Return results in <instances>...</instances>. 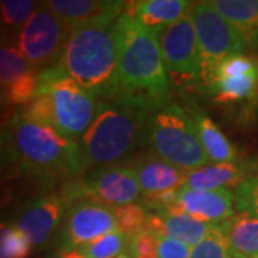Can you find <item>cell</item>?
<instances>
[{"mask_svg": "<svg viewBox=\"0 0 258 258\" xmlns=\"http://www.w3.org/2000/svg\"><path fill=\"white\" fill-rule=\"evenodd\" d=\"M126 10V9H125ZM118 69L111 101L154 113L171 103V81L166 74L158 33L144 28L126 12L116 20Z\"/></svg>", "mask_w": 258, "mask_h": 258, "instance_id": "obj_1", "label": "cell"}, {"mask_svg": "<svg viewBox=\"0 0 258 258\" xmlns=\"http://www.w3.org/2000/svg\"><path fill=\"white\" fill-rule=\"evenodd\" d=\"M37 76L39 93L20 115L78 142L92 123L98 98L75 82L60 63L39 72Z\"/></svg>", "mask_w": 258, "mask_h": 258, "instance_id": "obj_2", "label": "cell"}, {"mask_svg": "<svg viewBox=\"0 0 258 258\" xmlns=\"http://www.w3.org/2000/svg\"><path fill=\"white\" fill-rule=\"evenodd\" d=\"M151 113L111 99H98L92 123L78 145L86 168L118 165L145 147Z\"/></svg>", "mask_w": 258, "mask_h": 258, "instance_id": "obj_3", "label": "cell"}, {"mask_svg": "<svg viewBox=\"0 0 258 258\" xmlns=\"http://www.w3.org/2000/svg\"><path fill=\"white\" fill-rule=\"evenodd\" d=\"M6 126L16 159L30 175L47 181H72L88 169L78 142L64 138L56 129L26 119L20 113Z\"/></svg>", "mask_w": 258, "mask_h": 258, "instance_id": "obj_4", "label": "cell"}, {"mask_svg": "<svg viewBox=\"0 0 258 258\" xmlns=\"http://www.w3.org/2000/svg\"><path fill=\"white\" fill-rule=\"evenodd\" d=\"M64 72L98 99L112 95L118 69L116 22L74 29L59 60Z\"/></svg>", "mask_w": 258, "mask_h": 258, "instance_id": "obj_5", "label": "cell"}, {"mask_svg": "<svg viewBox=\"0 0 258 258\" xmlns=\"http://www.w3.org/2000/svg\"><path fill=\"white\" fill-rule=\"evenodd\" d=\"M145 147L186 172L210 164L191 115L174 102L151 113L145 131Z\"/></svg>", "mask_w": 258, "mask_h": 258, "instance_id": "obj_6", "label": "cell"}, {"mask_svg": "<svg viewBox=\"0 0 258 258\" xmlns=\"http://www.w3.org/2000/svg\"><path fill=\"white\" fill-rule=\"evenodd\" d=\"M189 16L198 39L204 83L222 60L230 56L245 55L248 47L238 32L214 9L211 2H192Z\"/></svg>", "mask_w": 258, "mask_h": 258, "instance_id": "obj_7", "label": "cell"}, {"mask_svg": "<svg viewBox=\"0 0 258 258\" xmlns=\"http://www.w3.org/2000/svg\"><path fill=\"white\" fill-rule=\"evenodd\" d=\"M71 29L45 2L39 5L33 16L22 28L16 37V45L33 71H45L59 63Z\"/></svg>", "mask_w": 258, "mask_h": 258, "instance_id": "obj_8", "label": "cell"}, {"mask_svg": "<svg viewBox=\"0 0 258 258\" xmlns=\"http://www.w3.org/2000/svg\"><path fill=\"white\" fill-rule=\"evenodd\" d=\"M62 194L71 204L78 200H89L118 207L135 203L141 197V188L132 169L118 164L93 168L89 174L68 181Z\"/></svg>", "mask_w": 258, "mask_h": 258, "instance_id": "obj_9", "label": "cell"}, {"mask_svg": "<svg viewBox=\"0 0 258 258\" xmlns=\"http://www.w3.org/2000/svg\"><path fill=\"white\" fill-rule=\"evenodd\" d=\"M162 59L171 83L185 88L203 83V66L195 26L189 13L158 35Z\"/></svg>", "mask_w": 258, "mask_h": 258, "instance_id": "obj_10", "label": "cell"}, {"mask_svg": "<svg viewBox=\"0 0 258 258\" xmlns=\"http://www.w3.org/2000/svg\"><path fill=\"white\" fill-rule=\"evenodd\" d=\"M119 231L111 205L78 200L69 205L59 237V251L81 248L102 235Z\"/></svg>", "mask_w": 258, "mask_h": 258, "instance_id": "obj_11", "label": "cell"}, {"mask_svg": "<svg viewBox=\"0 0 258 258\" xmlns=\"http://www.w3.org/2000/svg\"><path fill=\"white\" fill-rule=\"evenodd\" d=\"M71 203L60 192H52L35 198L20 210L15 227L30 241L32 247L42 248L62 225Z\"/></svg>", "mask_w": 258, "mask_h": 258, "instance_id": "obj_12", "label": "cell"}, {"mask_svg": "<svg viewBox=\"0 0 258 258\" xmlns=\"http://www.w3.org/2000/svg\"><path fill=\"white\" fill-rule=\"evenodd\" d=\"M45 3L71 32L83 26L113 25L128 6V2L115 0H49Z\"/></svg>", "mask_w": 258, "mask_h": 258, "instance_id": "obj_13", "label": "cell"}, {"mask_svg": "<svg viewBox=\"0 0 258 258\" xmlns=\"http://www.w3.org/2000/svg\"><path fill=\"white\" fill-rule=\"evenodd\" d=\"M122 165L132 169L144 197L179 189L186 178V171L152 152L135 154L122 162Z\"/></svg>", "mask_w": 258, "mask_h": 258, "instance_id": "obj_14", "label": "cell"}, {"mask_svg": "<svg viewBox=\"0 0 258 258\" xmlns=\"http://www.w3.org/2000/svg\"><path fill=\"white\" fill-rule=\"evenodd\" d=\"M235 198L228 188L214 191L178 189L175 208L195 220L207 224H221L234 215Z\"/></svg>", "mask_w": 258, "mask_h": 258, "instance_id": "obj_15", "label": "cell"}, {"mask_svg": "<svg viewBox=\"0 0 258 258\" xmlns=\"http://www.w3.org/2000/svg\"><path fill=\"white\" fill-rule=\"evenodd\" d=\"M215 224L195 220L181 211L148 212L142 230L158 237L181 241L188 247H195L210 234Z\"/></svg>", "mask_w": 258, "mask_h": 258, "instance_id": "obj_16", "label": "cell"}, {"mask_svg": "<svg viewBox=\"0 0 258 258\" xmlns=\"http://www.w3.org/2000/svg\"><path fill=\"white\" fill-rule=\"evenodd\" d=\"M255 168L257 166L252 162L242 159H238L235 162L208 164L194 171H188L182 189H192V191H214L222 188L231 189V186H238Z\"/></svg>", "mask_w": 258, "mask_h": 258, "instance_id": "obj_17", "label": "cell"}, {"mask_svg": "<svg viewBox=\"0 0 258 258\" xmlns=\"http://www.w3.org/2000/svg\"><path fill=\"white\" fill-rule=\"evenodd\" d=\"M191 6L192 2L186 0H137L128 2L125 12L144 28L159 35L169 25L188 15Z\"/></svg>", "mask_w": 258, "mask_h": 258, "instance_id": "obj_18", "label": "cell"}, {"mask_svg": "<svg viewBox=\"0 0 258 258\" xmlns=\"http://www.w3.org/2000/svg\"><path fill=\"white\" fill-rule=\"evenodd\" d=\"M185 109L192 118L198 138L210 161L215 164H224L235 162L240 159L238 151L234 147V144L195 102L188 101Z\"/></svg>", "mask_w": 258, "mask_h": 258, "instance_id": "obj_19", "label": "cell"}, {"mask_svg": "<svg viewBox=\"0 0 258 258\" xmlns=\"http://www.w3.org/2000/svg\"><path fill=\"white\" fill-rule=\"evenodd\" d=\"M211 5L238 32L248 50H258V0H212Z\"/></svg>", "mask_w": 258, "mask_h": 258, "instance_id": "obj_20", "label": "cell"}, {"mask_svg": "<svg viewBox=\"0 0 258 258\" xmlns=\"http://www.w3.org/2000/svg\"><path fill=\"white\" fill-rule=\"evenodd\" d=\"M258 86V64L247 74L234 76H214L200 86L201 92L218 103H237L252 99Z\"/></svg>", "mask_w": 258, "mask_h": 258, "instance_id": "obj_21", "label": "cell"}, {"mask_svg": "<svg viewBox=\"0 0 258 258\" xmlns=\"http://www.w3.org/2000/svg\"><path fill=\"white\" fill-rule=\"evenodd\" d=\"M231 258H258V217L235 214L220 224Z\"/></svg>", "mask_w": 258, "mask_h": 258, "instance_id": "obj_22", "label": "cell"}, {"mask_svg": "<svg viewBox=\"0 0 258 258\" xmlns=\"http://www.w3.org/2000/svg\"><path fill=\"white\" fill-rule=\"evenodd\" d=\"M128 238L122 231H113L81 248L59 251L57 258H116L126 251Z\"/></svg>", "mask_w": 258, "mask_h": 258, "instance_id": "obj_23", "label": "cell"}, {"mask_svg": "<svg viewBox=\"0 0 258 258\" xmlns=\"http://www.w3.org/2000/svg\"><path fill=\"white\" fill-rule=\"evenodd\" d=\"M40 3L33 0H2L0 13L9 36L18 37L19 32L33 16Z\"/></svg>", "mask_w": 258, "mask_h": 258, "instance_id": "obj_24", "label": "cell"}, {"mask_svg": "<svg viewBox=\"0 0 258 258\" xmlns=\"http://www.w3.org/2000/svg\"><path fill=\"white\" fill-rule=\"evenodd\" d=\"M33 68L20 55L18 47L0 46V85L10 86L19 79L33 74Z\"/></svg>", "mask_w": 258, "mask_h": 258, "instance_id": "obj_25", "label": "cell"}, {"mask_svg": "<svg viewBox=\"0 0 258 258\" xmlns=\"http://www.w3.org/2000/svg\"><path fill=\"white\" fill-rule=\"evenodd\" d=\"M30 241L15 225L0 222V258H28Z\"/></svg>", "mask_w": 258, "mask_h": 258, "instance_id": "obj_26", "label": "cell"}, {"mask_svg": "<svg viewBox=\"0 0 258 258\" xmlns=\"http://www.w3.org/2000/svg\"><path fill=\"white\" fill-rule=\"evenodd\" d=\"M112 211L115 214L119 231L126 235V238L142 231L148 217L147 210L141 204L137 203L112 207Z\"/></svg>", "mask_w": 258, "mask_h": 258, "instance_id": "obj_27", "label": "cell"}, {"mask_svg": "<svg viewBox=\"0 0 258 258\" xmlns=\"http://www.w3.org/2000/svg\"><path fill=\"white\" fill-rule=\"evenodd\" d=\"M189 258H231L228 242L222 234L220 224H215L211 232L191 249Z\"/></svg>", "mask_w": 258, "mask_h": 258, "instance_id": "obj_28", "label": "cell"}, {"mask_svg": "<svg viewBox=\"0 0 258 258\" xmlns=\"http://www.w3.org/2000/svg\"><path fill=\"white\" fill-rule=\"evenodd\" d=\"M235 210L240 214L258 217V174L247 176L234 191Z\"/></svg>", "mask_w": 258, "mask_h": 258, "instance_id": "obj_29", "label": "cell"}, {"mask_svg": "<svg viewBox=\"0 0 258 258\" xmlns=\"http://www.w3.org/2000/svg\"><path fill=\"white\" fill-rule=\"evenodd\" d=\"M39 72L28 75L18 82L6 86L9 93V105L18 106V105H28L33 101L39 93Z\"/></svg>", "mask_w": 258, "mask_h": 258, "instance_id": "obj_30", "label": "cell"}, {"mask_svg": "<svg viewBox=\"0 0 258 258\" xmlns=\"http://www.w3.org/2000/svg\"><path fill=\"white\" fill-rule=\"evenodd\" d=\"M126 252L131 258H158L157 238L144 230L139 231L128 238Z\"/></svg>", "mask_w": 258, "mask_h": 258, "instance_id": "obj_31", "label": "cell"}, {"mask_svg": "<svg viewBox=\"0 0 258 258\" xmlns=\"http://www.w3.org/2000/svg\"><path fill=\"white\" fill-rule=\"evenodd\" d=\"M158 258H189L191 249L181 241L158 237L157 238Z\"/></svg>", "mask_w": 258, "mask_h": 258, "instance_id": "obj_32", "label": "cell"}, {"mask_svg": "<svg viewBox=\"0 0 258 258\" xmlns=\"http://www.w3.org/2000/svg\"><path fill=\"white\" fill-rule=\"evenodd\" d=\"M15 162H18V159H16V155H15L12 142H10L8 126L0 125V165L15 164Z\"/></svg>", "mask_w": 258, "mask_h": 258, "instance_id": "obj_33", "label": "cell"}, {"mask_svg": "<svg viewBox=\"0 0 258 258\" xmlns=\"http://www.w3.org/2000/svg\"><path fill=\"white\" fill-rule=\"evenodd\" d=\"M9 32L5 26V22H3V18H2V13H0V46H3V43L9 42Z\"/></svg>", "mask_w": 258, "mask_h": 258, "instance_id": "obj_34", "label": "cell"}, {"mask_svg": "<svg viewBox=\"0 0 258 258\" xmlns=\"http://www.w3.org/2000/svg\"><path fill=\"white\" fill-rule=\"evenodd\" d=\"M9 105V93H8V88L0 85V108L8 106Z\"/></svg>", "mask_w": 258, "mask_h": 258, "instance_id": "obj_35", "label": "cell"}, {"mask_svg": "<svg viewBox=\"0 0 258 258\" xmlns=\"http://www.w3.org/2000/svg\"><path fill=\"white\" fill-rule=\"evenodd\" d=\"M251 103H252V105H255V106H258V86H257V91H255V93H254V96H252V99H251Z\"/></svg>", "mask_w": 258, "mask_h": 258, "instance_id": "obj_36", "label": "cell"}, {"mask_svg": "<svg viewBox=\"0 0 258 258\" xmlns=\"http://www.w3.org/2000/svg\"><path fill=\"white\" fill-rule=\"evenodd\" d=\"M116 258H131V255H129L128 252H126V251H125V252H123V254H120L119 257H116Z\"/></svg>", "mask_w": 258, "mask_h": 258, "instance_id": "obj_37", "label": "cell"}]
</instances>
